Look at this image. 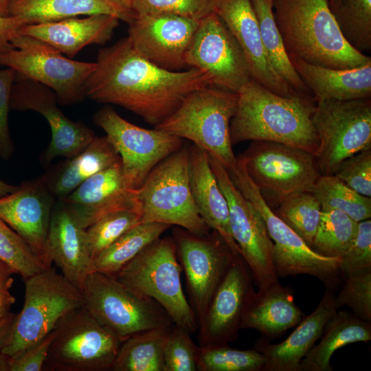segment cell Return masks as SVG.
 <instances>
[{
  "instance_id": "obj_57",
  "label": "cell",
  "mask_w": 371,
  "mask_h": 371,
  "mask_svg": "<svg viewBox=\"0 0 371 371\" xmlns=\"http://www.w3.org/2000/svg\"><path fill=\"white\" fill-rule=\"evenodd\" d=\"M8 0H0V16H8Z\"/></svg>"
},
{
  "instance_id": "obj_14",
  "label": "cell",
  "mask_w": 371,
  "mask_h": 371,
  "mask_svg": "<svg viewBox=\"0 0 371 371\" xmlns=\"http://www.w3.org/2000/svg\"><path fill=\"white\" fill-rule=\"evenodd\" d=\"M93 122L104 130L119 154L126 183L133 190L142 185L159 162L183 144L182 138L166 131L146 129L128 122L109 106L95 113Z\"/></svg>"
},
{
  "instance_id": "obj_43",
  "label": "cell",
  "mask_w": 371,
  "mask_h": 371,
  "mask_svg": "<svg viewBox=\"0 0 371 371\" xmlns=\"http://www.w3.org/2000/svg\"><path fill=\"white\" fill-rule=\"evenodd\" d=\"M335 302L338 308L346 306L355 316L371 322V269L344 275Z\"/></svg>"
},
{
  "instance_id": "obj_18",
  "label": "cell",
  "mask_w": 371,
  "mask_h": 371,
  "mask_svg": "<svg viewBox=\"0 0 371 371\" xmlns=\"http://www.w3.org/2000/svg\"><path fill=\"white\" fill-rule=\"evenodd\" d=\"M56 93L49 87L16 74L10 109L34 111L42 115L51 129V140L41 161L49 165L56 157H71L82 151L95 136L81 121L73 122L58 106Z\"/></svg>"
},
{
  "instance_id": "obj_49",
  "label": "cell",
  "mask_w": 371,
  "mask_h": 371,
  "mask_svg": "<svg viewBox=\"0 0 371 371\" xmlns=\"http://www.w3.org/2000/svg\"><path fill=\"white\" fill-rule=\"evenodd\" d=\"M54 330L11 357L10 371H42L48 355Z\"/></svg>"
},
{
  "instance_id": "obj_12",
  "label": "cell",
  "mask_w": 371,
  "mask_h": 371,
  "mask_svg": "<svg viewBox=\"0 0 371 371\" xmlns=\"http://www.w3.org/2000/svg\"><path fill=\"white\" fill-rule=\"evenodd\" d=\"M318 139L314 154L321 175H334L352 155L371 149V98L316 102L312 117Z\"/></svg>"
},
{
  "instance_id": "obj_5",
  "label": "cell",
  "mask_w": 371,
  "mask_h": 371,
  "mask_svg": "<svg viewBox=\"0 0 371 371\" xmlns=\"http://www.w3.org/2000/svg\"><path fill=\"white\" fill-rule=\"evenodd\" d=\"M181 266L172 237L159 238L114 277L136 294L157 301L175 324L196 333L199 324L181 282Z\"/></svg>"
},
{
  "instance_id": "obj_58",
  "label": "cell",
  "mask_w": 371,
  "mask_h": 371,
  "mask_svg": "<svg viewBox=\"0 0 371 371\" xmlns=\"http://www.w3.org/2000/svg\"><path fill=\"white\" fill-rule=\"evenodd\" d=\"M334 1H335V0H328V3H332V2H333Z\"/></svg>"
},
{
  "instance_id": "obj_1",
  "label": "cell",
  "mask_w": 371,
  "mask_h": 371,
  "mask_svg": "<svg viewBox=\"0 0 371 371\" xmlns=\"http://www.w3.org/2000/svg\"><path fill=\"white\" fill-rule=\"evenodd\" d=\"M212 86L203 71H169L150 62L128 37L99 50L95 67L83 85L85 98L120 106L156 126L193 91Z\"/></svg>"
},
{
  "instance_id": "obj_13",
  "label": "cell",
  "mask_w": 371,
  "mask_h": 371,
  "mask_svg": "<svg viewBox=\"0 0 371 371\" xmlns=\"http://www.w3.org/2000/svg\"><path fill=\"white\" fill-rule=\"evenodd\" d=\"M12 45L13 47L0 53V65L49 87L59 104H74L84 100L83 85L95 63L65 57L51 45L21 34Z\"/></svg>"
},
{
  "instance_id": "obj_56",
  "label": "cell",
  "mask_w": 371,
  "mask_h": 371,
  "mask_svg": "<svg viewBox=\"0 0 371 371\" xmlns=\"http://www.w3.org/2000/svg\"><path fill=\"white\" fill-rule=\"evenodd\" d=\"M16 272L7 264L0 260V276H12Z\"/></svg>"
},
{
  "instance_id": "obj_11",
  "label": "cell",
  "mask_w": 371,
  "mask_h": 371,
  "mask_svg": "<svg viewBox=\"0 0 371 371\" xmlns=\"http://www.w3.org/2000/svg\"><path fill=\"white\" fill-rule=\"evenodd\" d=\"M83 306L104 327L123 339L174 324L155 300L140 296L115 278L93 271L81 289Z\"/></svg>"
},
{
  "instance_id": "obj_40",
  "label": "cell",
  "mask_w": 371,
  "mask_h": 371,
  "mask_svg": "<svg viewBox=\"0 0 371 371\" xmlns=\"http://www.w3.org/2000/svg\"><path fill=\"white\" fill-rule=\"evenodd\" d=\"M197 371H262L266 359L260 352L228 344L199 346Z\"/></svg>"
},
{
  "instance_id": "obj_36",
  "label": "cell",
  "mask_w": 371,
  "mask_h": 371,
  "mask_svg": "<svg viewBox=\"0 0 371 371\" xmlns=\"http://www.w3.org/2000/svg\"><path fill=\"white\" fill-rule=\"evenodd\" d=\"M311 192L322 210H338L357 222L371 218V197L359 194L335 175H321Z\"/></svg>"
},
{
  "instance_id": "obj_4",
  "label": "cell",
  "mask_w": 371,
  "mask_h": 371,
  "mask_svg": "<svg viewBox=\"0 0 371 371\" xmlns=\"http://www.w3.org/2000/svg\"><path fill=\"white\" fill-rule=\"evenodd\" d=\"M237 104V93L206 86L190 93L180 106L155 128L190 140L229 170L237 163L229 135L230 122Z\"/></svg>"
},
{
  "instance_id": "obj_25",
  "label": "cell",
  "mask_w": 371,
  "mask_h": 371,
  "mask_svg": "<svg viewBox=\"0 0 371 371\" xmlns=\"http://www.w3.org/2000/svg\"><path fill=\"white\" fill-rule=\"evenodd\" d=\"M338 309L335 295L326 289L314 311L304 316L285 340L273 344L263 337L258 339L254 349L266 359L262 371H300L302 360L320 338L326 322Z\"/></svg>"
},
{
  "instance_id": "obj_16",
  "label": "cell",
  "mask_w": 371,
  "mask_h": 371,
  "mask_svg": "<svg viewBox=\"0 0 371 371\" xmlns=\"http://www.w3.org/2000/svg\"><path fill=\"white\" fill-rule=\"evenodd\" d=\"M211 168L228 205L229 223L234 240L247 264L255 285L265 289L279 282L273 247L260 212L234 186L225 168L208 153Z\"/></svg>"
},
{
  "instance_id": "obj_6",
  "label": "cell",
  "mask_w": 371,
  "mask_h": 371,
  "mask_svg": "<svg viewBox=\"0 0 371 371\" xmlns=\"http://www.w3.org/2000/svg\"><path fill=\"white\" fill-rule=\"evenodd\" d=\"M189 159L190 147L183 146L159 162L137 189L142 222L175 225L198 236L210 233L192 195Z\"/></svg>"
},
{
  "instance_id": "obj_39",
  "label": "cell",
  "mask_w": 371,
  "mask_h": 371,
  "mask_svg": "<svg viewBox=\"0 0 371 371\" xmlns=\"http://www.w3.org/2000/svg\"><path fill=\"white\" fill-rule=\"evenodd\" d=\"M273 211L311 247L322 212L321 205L312 192L289 195Z\"/></svg>"
},
{
  "instance_id": "obj_55",
  "label": "cell",
  "mask_w": 371,
  "mask_h": 371,
  "mask_svg": "<svg viewBox=\"0 0 371 371\" xmlns=\"http://www.w3.org/2000/svg\"><path fill=\"white\" fill-rule=\"evenodd\" d=\"M11 357L0 352V371H10Z\"/></svg>"
},
{
  "instance_id": "obj_15",
  "label": "cell",
  "mask_w": 371,
  "mask_h": 371,
  "mask_svg": "<svg viewBox=\"0 0 371 371\" xmlns=\"http://www.w3.org/2000/svg\"><path fill=\"white\" fill-rule=\"evenodd\" d=\"M172 235L177 258L186 278L188 302L199 327L236 255L214 230L198 236L176 227Z\"/></svg>"
},
{
  "instance_id": "obj_38",
  "label": "cell",
  "mask_w": 371,
  "mask_h": 371,
  "mask_svg": "<svg viewBox=\"0 0 371 371\" xmlns=\"http://www.w3.org/2000/svg\"><path fill=\"white\" fill-rule=\"evenodd\" d=\"M357 228L358 222L344 212L322 210L311 248L322 256L341 258L353 241Z\"/></svg>"
},
{
  "instance_id": "obj_7",
  "label": "cell",
  "mask_w": 371,
  "mask_h": 371,
  "mask_svg": "<svg viewBox=\"0 0 371 371\" xmlns=\"http://www.w3.org/2000/svg\"><path fill=\"white\" fill-rule=\"evenodd\" d=\"M227 173L234 186L254 205L265 222L273 243V262L278 278L306 274L318 278L328 289H335L344 278L341 258L316 253L277 216L238 161Z\"/></svg>"
},
{
  "instance_id": "obj_3",
  "label": "cell",
  "mask_w": 371,
  "mask_h": 371,
  "mask_svg": "<svg viewBox=\"0 0 371 371\" xmlns=\"http://www.w3.org/2000/svg\"><path fill=\"white\" fill-rule=\"evenodd\" d=\"M272 8L289 58L330 69L371 63L344 39L328 0H273Z\"/></svg>"
},
{
  "instance_id": "obj_48",
  "label": "cell",
  "mask_w": 371,
  "mask_h": 371,
  "mask_svg": "<svg viewBox=\"0 0 371 371\" xmlns=\"http://www.w3.org/2000/svg\"><path fill=\"white\" fill-rule=\"evenodd\" d=\"M16 76L15 70L12 68L0 69V157L3 159H9L14 151L10 134L8 115Z\"/></svg>"
},
{
  "instance_id": "obj_47",
  "label": "cell",
  "mask_w": 371,
  "mask_h": 371,
  "mask_svg": "<svg viewBox=\"0 0 371 371\" xmlns=\"http://www.w3.org/2000/svg\"><path fill=\"white\" fill-rule=\"evenodd\" d=\"M341 269L344 275L371 269V220L358 222L356 236L341 257Z\"/></svg>"
},
{
  "instance_id": "obj_19",
  "label": "cell",
  "mask_w": 371,
  "mask_h": 371,
  "mask_svg": "<svg viewBox=\"0 0 371 371\" xmlns=\"http://www.w3.org/2000/svg\"><path fill=\"white\" fill-rule=\"evenodd\" d=\"M200 20L172 15L135 16L128 38L146 59L169 71L187 67L185 56Z\"/></svg>"
},
{
  "instance_id": "obj_45",
  "label": "cell",
  "mask_w": 371,
  "mask_h": 371,
  "mask_svg": "<svg viewBox=\"0 0 371 371\" xmlns=\"http://www.w3.org/2000/svg\"><path fill=\"white\" fill-rule=\"evenodd\" d=\"M135 16L172 14L201 20L213 12L212 0H133Z\"/></svg>"
},
{
  "instance_id": "obj_20",
  "label": "cell",
  "mask_w": 371,
  "mask_h": 371,
  "mask_svg": "<svg viewBox=\"0 0 371 371\" xmlns=\"http://www.w3.org/2000/svg\"><path fill=\"white\" fill-rule=\"evenodd\" d=\"M253 279L240 255L235 256L216 291L197 331L199 346L228 344L235 341Z\"/></svg>"
},
{
  "instance_id": "obj_33",
  "label": "cell",
  "mask_w": 371,
  "mask_h": 371,
  "mask_svg": "<svg viewBox=\"0 0 371 371\" xmlns=\"http://www.w3.org/2000/svg\"><path fill=\"white\" fill-rule=\"evenodd\" d=\"M172 325L146 330L125 339L112 371H164V350Z\"/></svg>"
},
{
  "instance_id": "obj_22",
  "label": "cell",
  "mask_w": 371,
  "mask_h": 371,
  "mask_svg": "<svg viewBox=\"0 0 371 371\" xmlns=\"http://www.w3.org/2000/svg\"><path fill=\"white\" fill-rule=\"evenodd\" d=\"M60 201L85 229L115 211L131 210L140 214L137 190L128 187L121 159L87 179Z\"/></svg>"
},
{
  "instance_id": "obj_23",
  "label": "cell",
  "mask_w": 371,
  "mask_h": 371,
  "mask_svg": "<svg viewBox=\"0 0 371 371\" xmlns=\"http://www.w3.org/2000/svg\"><path fill=\"white\" fill-rule=\"evenodd\" d=\"M213 12L223 21L242 48L251 77L269 91L289 97L295 91L276 72L262 42L251 0H212Z\"/></svg>"
},
{
  "instance_id": "obj_17",
  "label": "cell",
  "mask_w": 371,
  "mask_h": 371,
  "mask_svg": "<svg viewBox=\"0 0 371 371\" xmlns=\"http://www.w3.org/2000/svg\"><path fill=\"white\" fill-rule=\"evenodd\" d=\"M185 63L205 72L213 87L236 93L251 79L242 48L214 12L200 20Z\"/></svg>"
},
{
  "instance_id": "obj_10",
  "label": "cell",
  "mask_w": 371,
  "mask_h": 371,
  "mask_svg": "<svg viewBox=\"0 0 371 371\" xmlns=\"http://www.w3.org/2000/svg\"><path fill=\"white\" fill-rule=\"evenodd\" d=\"M43 370L112 371L122 338L82 306L56 324Z\"/></svg>"
},
{
  "instance_id": "obj_31",
  "label": "cell",
  "mask_w": 371,
  "mask_h": 371,
  "mask_svg": "<svg viewBox=\"0 0 371 371\" xmlns=\"http://www.w3.org/2000/svg\"><path fill=\"white\" fill-rule=\"evenodd\" d=\"M8 16L20 18L26 24L59 21L81 15L107 14L128 24L135 15L124 12L105 0H8Z\"/></svg>"
},
{
  "instance_id": "obj_37",
  "label": "cell",
  "mask_w": 371,
  "mask_h": 371,
  "mask_svg": "<svg viewBox=\"0 0 371 371\" xmlns=\"http://www.w3.org/2000/svg\"><path fill=\"white\" fill-rule=\"evenodd\" d=\"M346 42L364 54L371 49V0H335L328 3Z\"/></svg>"
},
{
  "instance_id": "obj_42",
  "label": "cell",
  "mask_w": 371,
  "mask_h": 371,
  "mask_svg": "<svg viewBox=\"0 0 371 371\" xmlns=\"http://www.w3.org/2000/svg\"><path fill=\"white\" fill-rule=\"evenodd\" d=\"M142 222L134 211L119 210L102 217L85 229L88 251L93 260L126 231Z\"/></svg>"
},
{
  "instance_id": "obj_28",
  "label": "cell",
  "mask_w": 371,
  "mask_h": 371,
  "mask_svg": "<svg viewBox=\"0 0 371 371\" xmlns=\"http://www.w3.org/2000/svg\"><path fill=\"white\" fill-rule=\"evenodd\" d=\"M293 297V289L279 282L257 292L253 288L245 306L240 329H255L267 339L281 335L304 317Z\"/></svg>"
},
{
  "instance_id": "obj_26",
  "label": "cell",
  "mask_w": 371,
  "mask_h": 371,
  "mask_svg": "<svg viewBox=\"0 0 371 371\" xmlns=\"http://www.w3.org/2000/svg\"><path fill=\"white\" fill-rule=\"evenodd\" d=\"M120 19L107 14L69 17L56 21L26 24L21 34L43 41L72 58L84 47L109 41Z\"/></svg>"
},
{
  "instance_id": "obj_46",
  "label": "cell",
  "mask_w": 371,
  "mask_h": 371,
  "mask_svg": "<svg viewBox=\"0 0 371 371\" xmlns=\"http://www.w3.org/2000/svg\"><path fill=\"white\" fill-rule=\"evenodd\" d=\"M334 175L359 194L371 197V149L346 159Z\"/></svg>"
},
{
  "instance_id": "obj_34",
  "label": "cell",
  "mask_w": 371,
  "mask_h": 371,
  "mask_svg": "<svg viewBox=\"0 0 371 371\" xmlns=\"http://www.w3.org/2000/svg\"><path fill=\"white\" fill-rule=\"evenodd\" d=\"M170 227L157 222L139 223L93 259L95 271L115 277L125 265Z\"/></svg>"
},
{
  "instance_id": "obj_32",
  "label": "cell",
  "mask_w": 371,
  "mask_h": 371,
  "mask_svg": "<svg viewBox=\"0 0 371 371\" xmlns=\"http://www.w3.org/2000/svg\"><path fill=\"white\" fill-rule=\"evenodd\" d=\"M321 340L302 360L300 371H332L330 359L340 348L371 340V322L337 311L324 326Z\"/></svg>"
},
{
  "instance_id": "obj_24",
  "label": "cell",
  "mask_w": 371,
  "mask_h": 371,
  "mask_svg": "<svg viewBox=\"0 0 371 371\" xmlns=\"http://www.w3.org/2000/svg\"><path fill=\"white\" fill-rule=\"evenodd\" d=\"M47 252L51 262L81 291L87 276L95 271L93 260L87 249L85 229L60 200L52 213Z\"/></svg>"
},
{
  "instance_id": "obj_50",
  "label": "cell",
  "mask_w": 371,
  "mask_h": 371,
  "mask_svg": "<svg viewBox=\"0 0 371 371\" xmlns=\"http://www.w3.org/2000/svg\"><path fill=\"white\" fill-rule=\"evenodd\" d=\"M25 25V22L20 18L0 16V53L13 47L12 41L21 34Z\"/></svg>"
},
{
  "instance_id": "obj_30",
  "label": "cell",
  "mask_w": 371,
  "mask_h": 371,
  "mask_svg": "<svg viewBox=\"0 0 371 371\" xmlns=\"http://www.w3.org/2000/svg\"><path fill=\"white\" fill-rule=\"evenodd\" d=\"M120 160L107 137L95 136L80 153L51 166L41 177L56 200H61L87 179Z\"/></svg>"
},
{
  "instance_id": "obj_51",
  "label": "cell",
  "mask_w": 371,
  "mask_h": 371,
  "mask_svg": "<svg viewBox=\"0 0 371 371\" xmlns=\"http://www.w3.org/2000/svg\"><path fill=\"white\" fill-rule=\"evenodd\" d=\"M13 282L11 276H0V319L10 312L15 302V297L10 292Z\"/></svg>"
},
{
  "instance_id": "obj_35",
  "label": "cell",
  "mask_w": 371,
  "mask_h": 371,
  "mask_svg": "<svg viewBox=\"0 0 371 371\" xmlns=\"http://www.w3.org/2000/svg\"><path fill=\"white\" fill-rule=\"evenodd\" d=\"M256 12L268 59L276 72L295 91L308 94V89L295 70L286 52L273 14V0H251Z\"/></svg>"
},
{
  "instance_id": "obj_44",
  "label": "cell",
  "mask_w": 371,
  "mask_h": 371,
  "mask_svg": "<svg viewBox=\"0 0 371 371\" xmlns=\"http://www.w3.org/2000/svg\"><path fill=\"white\" fill-rule=\"evenodd\" d=\"M191 334L173 324L164 350V371H197L200 347Z\"/></svg>"
},
{
  "instance_id": "obj_8",
  "label": "cell",
  "mask_w": 371,
  "mask_h": 371,
  "mask_svg": "<svg viewBox=\"0 0 371 371\" xmlns=\"http://www.w3.org/2000/svg\"><path fill=\"white\" fill-rule=\"evenodd\" d=\"M25 297L1 352L12 357L52 332L71 311L83 306L80 290L54 268L24 279Z\"/></svg>"
},
{
  "instance_id": "obj_54",
  "label": "cell",
  "mask_w": 371,
  "mask_h": 371,
  "mask_svg": "<svg viewBox=\"0 0 371 371\" xmlns=\"http://www.w3.org/2000/svg\"><path fill=\"white\" fill-rule=\"evenodd\" d=\"M18 186H13L5 183L0 179V197L14 192Z\"/></svg>"
},
{
  "instance_id": "obj_2",
  "label": "cell",
  "mask_w": 371,
  "mask_h": 371,
  "mask_svg": "<svg viewBox=\"0 0 371 371\" xmlns=\"http://www.w3.org/2000/svg\"><path fill=\"white\" fill-rule=\"evenodd\" d=\"M237 94V109L229 126L232 145L271 141L315 153L318 139L312 122L314 98L300 93L281 96L252 78Z\"/></svg>"
},
{
  "instance_id": "obj_29",
  "label": "cell",
  "mask_w": 371,
  "mask_h": 371,
  "mask_svg": "<svg viewBox=\"0 0 371 371\" xmlns=\"http://www.w3.org/2000/svg\"><path fill=\"white\" fill-rule=\"evenodd\" d=\"M297 74L317 102L371 98V63L350 69H330L290 58Z\"/></svg>"
},
{
  "instance_id": "obj_27",
  "label": "cell",
  "mask_w": 371,
  "mask_h": 371,
  "mask_svg": "<svg viewBox=\"0 0 371 371\" xmlns=\"http://www.w3.org/2000/svg\"><path fill=\"white\" fill-rule=\"evenodd\" d=\"M189 181L201 217L210 229L222 236L234 255L241 256L231 232L227 202L211 168L207 154L194 144L190 146Z\"/></svg>"
},
{
  "instance_id": "obj_52",
  "label": "cell",
  "mask_w": 371,
  "mask_h": 371,
  "mask_svg": "<svg viewBox=\"0 0 371 371\" xmlns=\"http://www.w3.org/2000/svg\"><path fill=\"white\" fill-rule=\"evenodd\" d=\"M16 314L9 312L0 319V352L10 335Z\"/></svg>"
},
{
  "instance_id": "obj_41",
  "label": "cell",
  "mask_w": 371,
  "mask_h": 371,
  "mask_svg": "<svg viewBox=\"0 0 371 371\" xmlns=\"http://www.w3.org/2000/svg\"><path fill=\"white\" fill-rule=\"evenodd\" d=\"M0 260L24 279L49 268L30 245L0 218Z\"/></svg>"
},
{
  "instance_id": "obj_53",
  "label": "cell",
  "mask_w": 371,
  "mask_h": 371,
  "mask_svg": "<svg viewBox=\"0 0 371 371\" xmlns=\"http://www.w3.org/2000/svg\"><path fill=\"white\" fill-rule=\"evenodd\" d=\"M109 3L115 7L116 8L128 13L133 14L132 12V3L133 0H105Z\"/></svg>"
},
{
  "instance_id": "obj_21",
  "label": "cell",
  "mask_w": 371,
  "mask_h": 371,
  "mask_svg": "<svg viewBox=\"0 0 371 371\" xmlns=\"http://www.w3.org/2000/svg\"><path fill=\"white\" fill-rule=\"evenodd\" d=\"M56 198L41 177L22 182L0 197V218L15 231L43 260L52 267L47 238Z\"/></svg>"
},
{
  "instance_id": "obj_9",
  "label": "cell",
  "mask_w": 371,
  "mask_h": 371,
  "mask_svg": "<svg viewBox=\"0 0 371 371\" xmlns=\"http://www.w3.org/2000/svg\"><path fill=\"white\" fill-rule=\"evenodd\" d=\"M272 208L286 196L312 191L321 175L313 153L271 141H252L238 158Z\"/></svg>"
}]
</instances>
